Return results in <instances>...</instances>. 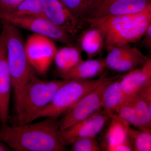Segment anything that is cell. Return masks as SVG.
I'll return each instance as SVG.
<instances>
[{
  "mask_svg": "<svg viewBox=\"0 0 151 151\" xmlns=\"http://www.w3.org/2000/svg\"><path fill=\"white\" fill-rule=\"evenodd\" d=\"M45 118L34 124H1L0 139L18 151L67 150L60 134L58 119Z\"/></svg>",
  "mask_w": 151,
  "mask_h": 151,
  "instance_id": "1",
  "label": "cell"
},
{
  "mask_svg": "<svg viewBox=\"0 0 151 151\" xmlns=\"http://www.w3.org/2000/svg\"><path fill=\"white\" fill-rule=\"evenodd\" d=\"M101 30L105 47L126 45L140 40L151 25V5L135 13L111 16L86 21Z\"/></svg>",
  "mask_w": 151,
  "mask_h": 151,
  "instance_id": "2",
  "label": "cell"
},
{
  "mask_svg": "<svg viewBox=\"0 0 151 151\" xmlns=\"http://www.w3.org/2000/svg\"><path fill=\"white\" fill-rule=\"evenodd\" d=\"M65 81L63 79L43 81L33 72L27 83L14 95L16 113L12 124H29L37 119Z\"/></svg>",
  "mask_w": 151,
  "mask_h": 151,
  "instance_id": "3",
  "label": "cell"
},
{
  "mask_svg": "<svg viewBox=\"0 0 151 151\" xmlns=\"http://www.w3.org/2000/svg\"><path fill=\"white\" fill-rule=\"evenodd\" d=\"M3 22L5 32L7 56L14 94L16 95L29 80L33 71L24 48V41L18 28Z\"/></svg>",
  "mask_w": 151,
  "mask_h": 151,
  "instance_id": "4",
  "label": "cell"
},
{
  "mask_svg": "<svg viewBox=\"0 0 151 151\" xmlns=\"http://www.w3.org/2000/svg\"><path fill=\"white\" fill-rule=\"evenodd\" d=\"M114 77L102 76L96 79L66 81L57 90L49 104L38 115L37 119L46 117L58 119L84 95Z\"/></svg>",
  "mask_w": 151,
  "mask_h": 151,
  "instance_id": "5",
  "label": "cell"
},
{
  "mask_svg": "<svg viewBox=\"0 0 151 151\" xmlns=\"http://www.w3.org/2000/svg\"><path fill=\"white\" fill-rule=\"evenodd\" d=\"M117 115L139 129H151V84L124 97Z\"/></svg>",
  "mask_w": 151,
  "mask_h": 151,
  "instance_id": "6",
  "label": "cell"
},
{
  "mask_svg": "<svg viewBox=\"0 0 151 151\" xmlns=\"http://www.w3.org/2000/svg\"><path fill=\"white\" fill-rule=\"evenodd\" d=\"M0 20L16 27L46 36L65 45H76L75 37L56 27L43 17H18L0 11Z\"/></svg>",
  "mask_w": 151,
  "mask_h": 151,
  "instance_id": "7",
  "label": "cell"
},
{
  "mask_svg": "<svg viewBox=\"0 0 151 151\" xmlns=\"http://www.w3.org/2000/svg\"><path fill=\"white\" fill-rule=\"evenodd\" d=\"M119 76H114L111 79L101 83L70 107L58 121L60 130L65 129L101 110L105 87L110 81Z\"/></svg>",
  "mask_w": 151,
  "mask_h": 151,
  "instance_id": "8",
  "label": "cell"
},
{
  "mask_svg": "<svg viewBox=\"0 0 151 151\" xmlns=\"http://www.w3.org/2000/svg\"><path fill=\"white\" fill-rule=\"evenodd\" d=\"M24 48L31 67L42 75L47 72L54 61L58 49L53 40L36 33L28 37L24 42Z\"/></svg>",
  "mask_w": 151,
  "mask_h": 151,
  "instance_id": "9",
  "label": "cell"
},
{
  "mask_svg": "<svg viewBox=\"0 0 151 151\" xmlns=\"http://www.w3.org/2000/svg\"><path fill=\"white\" fill-rule=\"evenodd\" d=\"M107 55L105 59L106 67L119 72H128L140 67L149 58L130 45L105 47Z\"/></svg>",
  "mask_w": 151,
  "mask_h": 151,
  "instance_id": "10",
  "label": "cell"
},
{
  "mask_svg": "<svg viewBox=\"0 0 151 151\" xmlns=\"http://www.w3.org/2000/svg\"><path fill=\"white\" fill-rule=\"evenodd\" d=\"M44 17L56 27L75 37L82 28L78 20L61 0H42Z\"/></svg>",
  "mask_w": 151,
  "mask_h": 151,
  "instance_id": "11",
  "label": "cell"
},
{
  "mask_svg": "<svg viewBox=\"0 0 151 151\" xmlns=\"http://www.w3.org/2000/svg\"><path fill=\"white\" fill-rule=\"evenodd\" d=\"M109 119V117L101 110L69 128L60 130L65 146L70 145L74 141L81 138L96 137Z\"/></svg>",
  "mask_w": 151,
  "mask_h": 151,
  "instance_id": "12",
  "label": "cell"
},
{
  "mask_svg": "<svg viewBox=\"0 0 151 151\" xmlns=\"http://www.w3.org/2000/svg\"><path fill=\"white\" fill-rule=\"evenodd\" d=\"M12 78L7 56L5 32L2 28L0 35V124H7L9 116Z\"/></svg>",
  "mask_w": 151,
  "mask_h": 151,
  "instance_id": "13",
  "label": "cell"
},
{
  "mask_svg": "<svg viewBox=\"0 0 151 151\" xmlns=\"http://www.w3.org/2000/svg\"><path fill=\"white\" fill-rule=\"evenodd\" d=\"M150 5L151 0H100L94 13L86 21L135 13L144 10Z\"/></svg>",
  "mask_w": 151,
  "mask_h": 151,
  "instance_id": "14",
  "label": "cell"
},
{
  "mask_svg": "<svg viewBox=\"0 0 151 151\" xmlns=\"http://www.w3.org/2000/svg\"><path fill=\"white\" fill-rule=\"evenodd\" d=\"M120 81L124 97L134 94L151 84L150 58H149L140 67L130 70L123 76H120Z\"/></svg>",
  "mask_w": 151,
  "mask_h": 151,
  "instance_id": "15",
  "label": "cell"
},
{
  "mask_svg": "<svg viewBox=\"0 0 151 151\" xmlns=\"http://www.w3.org/2000/svg\"><path fill=\"white\" fill-rule=\"evenodd\" d=\"M106 68L105 59L91 58L82 60L72 69L60 75L65 81L89 80L101 75Z\"/></svg>",
  "mask_w": 151,
  "mask_h": 151,
  "instance_id": "16",
  "label": "cell"
},
{
  "mask_svg": "<svg viewBox=\"0 0 151 151\" xmlns=\"http://www.w3.org/2000/svg\"><path fill=\"white\" fill-rule=\"evenodd\" d=\"M77 42L81 51L91 59L99 54L105 47V37L100 29L90 26L81 32Z\"/></svg>",
  "mask_w": 151,
  "mask_h": 151,
  "instance_id": "17",
  "label": "cell"
},
{
  "mask_svg": "<svg viewBox=\"0 0 151 151\" xmlns=\"http://www.w3.org/2000/svg\"><path fill=\"white\" fill-rule=\"evenodd\" d=\"M120 77L110 81L103 92L101 109L110 119L117 115L124 99Z\"/></svg>",
  "mask_w": 151,
  "mask_h": 151,
  "instance_id": "18",
  "label": "cell"
},
{
  "mask_svg": "<svg viewBox=\"0 0 151 151\" xmlns=\"http://www.w3.org/2000/svg\"><path fill=\"white\" fill-rule=\"evenodd\" d=\"M111 119L103 146L104 150L108 151H112L114 147L129 140L128 132L129 124L117 115L113 116Z\"/></svg>",
  "mask_w": 151,
  "mask_h": 151,
  "instance_id": "19",
  "label": "cell"
},
{
  "mask_svg": "<svg viewBox=\"0 0 151 151\" xmlns=\"http://www.w3.org/2000/svg\"><path fill=\"white\" fill-rule=\"evenodd\" d=\"M82 51L76 44L57 49L54 61L60 75L67 72L83 60Z\"/></svg>",
  "mask_w": 151,
  "mask_h": 151,
  "instance_id": "20",
  "label": "cell"
},
{
  "mask_svg": "<svg viewBox=\"0 0 151 151\" xmlns=\"http://www.w3.org/2000/svg\"><path fill=\"white\" fill-rule=\"evenodd\" d=\"M100 0H61L79 20L85 22L91 17Z\"/></svg>",
  "mask_w": 151,
  "mask_h": 151,
  "instance_id": "21",
  "label": "cell"
},
{
  "mask_svg": "<svg viewBox=\"0 0 151 151\" xmlns=\"http://www.w3.org/2000/svg\"><path fill=\"white\" fill-rule=\"evenodd\" d=\"M128 134L133 151H151V129L136 130L129 127Z\"/></svg>",
  "mask_w": 151,
  "mask_h": 151,
  "instance_id": "22",
  "label": "cell"
},
{
  "mask_svg": "<svg viewBox=\"0 0 151 151\" xmlns=\"http://www.w3.org/2000/svg\"><path fill=\"white\" fill-rule=\"evenodd\" d=\"M7 13L15 16H37L45 18L42 0H24L15 9Z\"/></svg>",
  "mask_w": 151,
  "mask_h": 151,
  "instance_id": "23",
  "label": "cell"
},
{
  "mask_svg": "<svg viewBox=\"0 0 151 151\" xmlns=\"http://www.w3.org/2000/svg\"><path fill=\"white\" fill-rule=\"evenodd\" d=\"M71 151H100L102 149L96 137H85L76 140L71 145Z\"/></svg>",
  "mask_w": 151,
  "mask_h": 151,
  "instance_id": "24",
  "label": "cell"
},
{
  "mask_svg": "<svg viewBox=\"0 0 151 151\" xmlns=\"http://www.w3.org/2000/svg\"><path fill=\"white\" fill-rule=\"evenodd\" d=\"M24 0H0V11L10 13L17 7Z\"/></svg>",
  "mask_w": 151,
  "mask_h": 151,
  "instance_id": "25",
  "label": "cell"
},
{
  "mask_svg": "<svg viewBox=\"0 0 151 151\" xmlns=\"http://www.w3.org/2000/svg\"><path fill=\"white\" fill-rule=\"evenodd\" d=\"M142 44L149 52L151 50V25L147 29L145 35L142 38Z\"/></svg>",
  "mask_w": 151,
  "mask_h": 151,
  "instance_id": "26",
  "label": "cell"
},
{
  "mask_svg": "<svg viewBox=\"0 0 151 151\" xmlns=\"http://www.w3.org/2000/svg\"><path fill=\"white\" fill-rule=\"evenodd\" d=\"M10 150V147L6 144L4 143L0 139V151H7Z\"/></svg>",
  "mask_w": 151,
  "mask_h": 151,
  "instance_id": "27",
  "label": "cell"
}]
</instances>
